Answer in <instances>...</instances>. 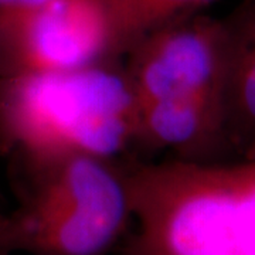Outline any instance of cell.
<instances>
[{
	"mask_svg": "<svg viewBox=\"0 0 255 255\" xmlns=\"http://www.w3.org/2000/svg\"><path fill=\"white\" fill-rule=\"evenodd\" d=\"M48 0H0V78L17 71L20 38L30 17Z\"/></svg>",
	"mask_w": 255,
	"mask_h": 255,
	"instance_id": "8",
	"label": "cell"
},
{
	"mask_svg": "<svg viewBox=\"0 0 255 255\" xmlns=\"http://www.w3.org/2000/svg\"><path fill=\"white\" fill-rule=\"evenodd\" d=\"M3 204H4V199H3V194H1V191H0V216L6 214V211L3 210Z\"/></svg>",
	"mask_w": 255,
	"mask_h": 255,
	"instance_id": "9",
	"label": "cell"
},
{
	"mask_svg": "<svg viewBox=\"0 0 255 255\" xmlns=\"http://www.w3.org/2000/svg\"><path fill=\"white\" fill-rule=\"evenodd\" d=\"M119 60L104 0H48L20 38L17 73L73 71Z\"/></svg>",
	"mask_w": 255,
	"mask_h": 255,
	"instance_id": "5",
	"label": "cell"
},
{
	"mask_svg": "<svg viewBox=\"0 0 255 255\" xmlns=\"http://www.w3.org/2000/svg\"><path fill=\"white\" fill-rule=\"evenodd\" d=\"M110 14L114 53L122 58L140 38L191 13L203 11L211 0H104Z\"/></svg>",
	"mask_w": 255,
	"mask_h": 255,
	"instance_id": "7",
	"label": "cell"
},
{
	"mask_svg": "<svg viewBox=\"0 0 255 255\" xmlns=\"http://www.w3.org/2000/svg\"><path fill=\"white\" fill-rule=\"evenodd\" d=\"M137 105L124 60L0 78V155L80 152L128 159Z\"/></svg>",
	"mask_w": 255,
	"mask_h": 255,
	"instance_id": "4",
	"label": "cell"
},
{
	"mask_svg": "<svg viewBox=\"0 0 255 255\" xmlns=\"http://www.w3.org/2000/svg\"><path fill=\"white\" fill-rule=\"evenodd\" d=\"M137 105L135 150L190 162L228 160L221 108L219 18L191 13L122 57Z\"/></svg>",
	"mask_w": 255,
	"mask_h": 255,
	"instance_id": "3",
	"label": "cell"
},
{
	"mask_svg": "<svg viewBox=\"0 0 255 255\" xmlns=\"http://www.w3.org/2000/svg\"><path fill=\"white\" fill-rule=\"evenodd\" d=\"M17 207L0 224V255H108L132 226L127 159L13 152Z\"/></svg>",
	"mask_w": 255,
	"mask_h": 255,
	"instance_id": "1",
	"label": "cell"
},
{
	"mask_svg": "<svg viewBox=\"0 0 255 255\" xmlns=\"http://www.w3.org/2000/svg\"><path fill=\"white\" fill-rule=\"evenodd\" d=\"M132 226L119 255H255V157L128 160Z\"/></svg>",
	"mask_w": 255,
	"mask_h": 255,
	"instance_id": "2",
	"label": "cell"
},
{
	"mask_svg": "<svg viewBox=\"0 0 255 255\" xmlns=\"http://www.w3.org/2000/svg\"><path fill=\"white\" fill-rule=\"evenodd\" d=\"M221 108L230 160L255 157V0L219 18Z\"/></svg>",
	"mask_w": 255,
	"mask_h": 255,
	"instance_id": "6",
	"label": "cell"
},
{
	"mask_svg": "<svg viewBox=\"0 0 255 255\" xmlns=\"http://www.w3.org/2000/svg\"><path fill=\"white\" fill-rule=\"evenodd\" d=\"M3 216H4V214H3ZM3 216H0V224H1V217H3Z\"/></svg>",
	"mask_w": 255,
	"mask_h": 255,
	"instance_id": "10",
	"label": "cell"
}]
</instances>
